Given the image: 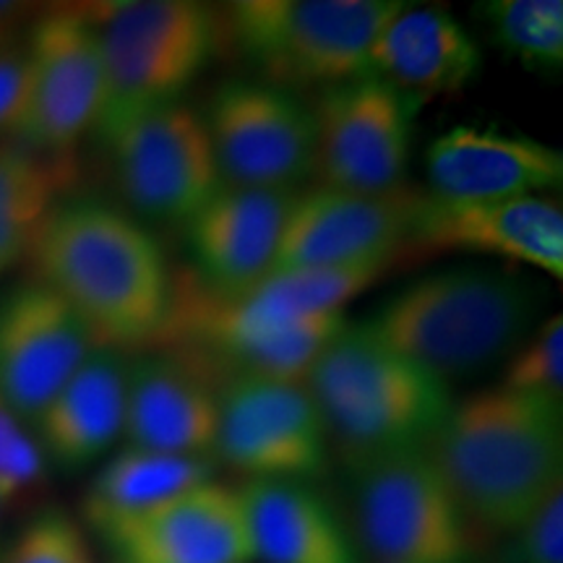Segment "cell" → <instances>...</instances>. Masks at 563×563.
<instances>
[{"instance_id":"1","label":"cell","mask_w":563,"mask_h":563,"mask_svg":"<svg viewBox=\"0 0 563 563\" xmlns=\"http://www.w3.org/2000/svg\"><path fill=\"white\" fill-rule=\"evenodd\" d=\"M34 282L87 329L97 350L150 347L170 298V266L144 224L95 199H63L34 238Z\"/></svg>"},{"instance_id":"2","label":"cell","mask_w":563,"mask_h":563,"mask_svg":"<svg viewBox=\"0 0 563 563\" xmlns=\"http://www.w3.org/2000/svg\"><path fill=\"white\" fill-rule=\"evenodd\" d=\"M426 452L477 530L511 534L563 488V402L477 391L449 407Z\"/></svg>"},{"instance_id":"3","label":"cell","mask_w":563,"mask_h":563,"mask_svg":"<svg viewBox=\"0 0 563 563\" xmlns=\"http://www.w3.org/2000/svg\"><path fill=\"white\" fill-rule=\"evenodd\" d=\"M342 327V313L287 311L264 282L228 292L180 269L173 272L165 319L146 352L186 365L217 391L238 378L306 382Z\"/></svg>"},{"instance_id":"4","label":"cell","mask_w":563,"mask_h":563,"mask_svg":"<svg viewBox=\"0 0 563 563\" xmlns=\"http://www.w3.org/2000/svg\"><path fill=\"white\" fill-rule=\"evenodd\" d=\"M538 313L540 292L525 277L460 266L391 295L363 329L449 386L509 361Z\"/></svg>"},{"instance_id":"5","label":"cell","mask_w":563,"mask_h":563,"mask_svg":"<svg viewBox=\"0 0 563 563\" xmlns=\"http://www.w3.org/2000/svg\"><path fill=\"white\" fill-rule=\"evenodd\" d=\"M350 467L420 452L452 407L449 386L386 347L361 327H344L306 376Z\"/></svg>"},{"instance_id":"6","label":"cell","mask_w":563,"mask_h":563,"mask_svg":"<svg viewBox=\"0 0 563 563\" xmlns=\"http://www.w3.org/2000/svg\"><path fill=\"white\" fill-rule=\"evenodd\" d=\"M87 9L104 70L100 141L131 118L178 102L222 37L220 13L196 0H110Z\"/></svg>"},{"instance_id":"7","label":"cell","mask_w":563,"mask_h":563,"mask_svg":"<svg viewBox=\"0 0 563 563\" xmlns=\"http://www.w3.org/2000/svg\"><path fill=\"white\" fill-rule=\"evenodd\" d=\"M397 0H235L220 34L274 87H340L368 76L373 42Z\"/></svg>"},{"instance_id":"8","label":"cell","mask_w":563,"mask_h":563,"mask_svg":"<svg viewBox=\"0 0 563 563\" xmlns=\"http://www.w3.org/2000/svg\"><path fill=\"white\" fill-rule=\"evenodd\" d=\"M355 473V522L378 563H483L470 522L426 449L382 456Z\"/></svg>"},{"instance_id":"9","label":"cell","mask_w":563,"mask_h":563,"mask_svg":"<svg viewBox=\"0 0 563 563\" xmlns=\"http://www.w3.org/2000/svg\"><path fill=\"white\" fill-rule=\"evenodd\" d=\"M26 58L24 115L11 144L74 157L79 141L97 129L104 95L100 37L87 3L40 11L26 32Z\"/></svg>"},{"instance_id":"10","label":"cell","mask_w":563,"mask_h":563,"mask_svg":"<svg viewBox=\"0 0 563 563\" xmlns=\"http://www.w3.org/2000/svg\"><path fill=\"white\" fill-rule=\"evenodd\" d=\"M102 144L118 191L150 222L186 228L224 186L203 118L183 102L131 118Z\"/></svg>"},{"instance_id":"11","label":"cell","mask_w":563,"mask_h":563,"mask_svg":"<svg viewBox=\"0 0 563 563\" xmlns=\"http://www.w3.org/2000/svg\"><path fill=\"white\" fill-rule=\"evenodd\" d=\"M214 452L251 481L313 483L329 467V433L306 382L238 378L217 391Z\"/></svg>"},{"instance_id":"12","label":"cell","mask_w":563,"mask_h":563,"mask_svg":"<svg viewBox=\"0 0 563 563\" xmlns=\"http://www.w3.org/2000/svg\"><path fill=\"white\" fill-rule=\"evenodd\" d=\"M313 115L319 186L350 194H389L405 186L412 102L376 76L321 91Z\"/></svg>"},{"instance_id":"13","label":"cell","mask_w":563,"mask_h":563,"mask_svg":"<svg viewBox=\"0 0 563 563\" xmlns=\"http://www.w3.org/2000/svg\"><path fill=\"white\" fill-rule=\"evenodd\" d=\"M201 118L224 186L295 191L313 170V115L292 91L228 81Z\"/></svg>"},{"instance_id":"14","label":"cell","mask_w":563,"mask_h":563,"mask_svg":"<svg viewBox=\"0 0 563 563\" xmlns=\"http://www.w3.org/2000/svg\"><path fill=\"white\" fill-rule=\"evenodd\" d=\"M426 194H350L316 186L295 194L274 272L389 266L410 243Z\"/></svg>"},{"instance_id":"15","label":"cell","mask_w":563,"mask_h":563,"mask_svg":"<svg viewBox=\"0 0 563 563\" xmlns=\"http://www.w3.org/2000/svg\"><path fill=\"white\" fill-rule=\"evenodd\" d=\"M100 538L121 563H253L243 488L201 483L108 525Z\"/></svg>"},{"instance_id":"16","label":"cell","mask_w":563,"mask_h":563,"mask_svg":"<svg viewBox=\"0 0 563 563\" xmlns=\"http://www.w3.org/2000/svg\"><path fill=\"white\" fill-rule=\"evenodd\" d=\"M91 350L87 329L47 287L30 282L0 295V397L24 422L45 410Z\"/></svg>"},{"instance_id":"17","label":"cell","mask_w":563,"mask_h":563,"mask_svg":"<svg viewBox=\"0 0 563 563\" xmlns=\"http://www.w3.org/2000/svg\"><path fill=\"white\" fill-rule=\"evenodd\" d=\"M407 249L496 256L563 279V211L548 196L454 203L426 194Z\"/></svg>"},{"instance_id":"18","label":"cell","mask_w":563,"mask_h":563,"mask_svg":"<svg viewBox=\"0 0 563 563\" xmlns=\"http://www.w3.org/2000/svg\"><path fill=\"white\" fill-rule=\"evenodd\" d=\"M426 165L433 199L454 203L545 196L563 183L559 150L493 125L443 131L428 146Z\"/></svg>"},{"instance_id":"19","label":"cell","mask_w":563,"mask_h":563,"mask_svg":"<svg viewBox=\"0 0 563 563\" xmlns=\"http://www.w3.org/2000/svg\"><path fill=\"white\" fill-rule=\"evenodd\" d=\"M298 191L222 186L186 224L191 269L217 290H245L269 277Z\"/></svg>"},{"instance_id":"20","label":"cell","mask_w":563,"mask_h":563,"mask_svg":"<svg viewBox=\"0 0 563 563\" xmlns=\"http://www.w3.org/2000/svg\"><path fill=\"white\" fill-rule=\"evenodd\" d=\"M217 389L165 355H141L125 365L129 446L175 456H203L217 449Z\"/></svg>"},{"instance_id":"21","label":"cell","mask_w":563,"mask_h":563,"mask_svg":"<svg viewBox=\"0 0 563 563\" xmlns=\"http://www.w3.org/2000/svg\"><path fill=\"white\" fill-rule=\"evenodd\" d=\"M481 66V47L452 13L402 3L373 42L368 76L415 102L462 91Z\"/></svg>"},{"instance_id":"22","label":"cell","mask_w":563,"mask_h":563,"mask_svg":"<svg viewBox=\"0 0 563 563\" xmlns=\"http://www.w3.org/2000/svg\"><path fill=\"white\" fill-rule=\"evenodd\" d=\"M125 363L118 352L91 350L79 371L32 420L40 452L60 470L97 462L123 435Z\"/></svg>"},{"instance_id":"23","label":"cell","mask_w":563,"mask_h":563,"mask_svg":"<svg viewBox=\"0 0 563 563\" xmlns=\"http://www.w3.org/2000/svg\"><path fill=\"white\" fill-rule=\"evenodd\" d=\"M243 498L256 561L361 563L342 519L311 483L253 481Z\"/></svg>"},{"instance_id":"24","label":"cell","mask_w":563,"mask_h":563,"mask_svg":"<svg viewBox=\"0 0 563 563\" xmlns=\"http://www.w3.org/2000/svg\"><path fill=\"white\" fill-rule=\"evenodd\" d=\"M211 481L203 456H175L125 446L102 464L84 498V517L97 532L167 498Z\"/></svg>"},{"instance_id":"25","label":"cell","mask_w":563,"mask_h":563,"mask_svg":"<svg viewBox=\"0 0 563 563\" xmlns=\"http://www.w3.org/2000/svg\"><path fill=\"white\" fill-rule=\"evenodd\" d=\"M76 183L74 157L0 144V274L26 258L47 214Z\"/></svg>"},{"instance_id":"26","label":"cell","mask_w":563,"mask_h":563,"mask_svg":"<svg viewBox=\"0 0 563 563\" xmlns=\"http://www.w3.org/2000/svg\"><path fill=\"white\" fill-rule=\"evenodd\" d=\"M493 45L530 70L555 74L563 66L561 0H493L481 5Z\"/></svg>"},{"instance_id":"27","label":"cell","mask_w":563,"mask_h":563,"mask_svg":"<svg viewBox=\"0 0 563 563\" xmlns=\"http://www.w3.org/2000/svg\"><path fill=\"white\" fill-rule=\"evenodd\" d=\"M509 391L532 394L563 402V319L559 313L543 321L506 361L504 382Z\"/></svg>"},{"instance_id":"28","label":"cell","mask_w":563,"mask_h":563,"mask_svg":"<svg viewBox=\"0 0 563 563\" xmlns=\"http://www.w3.org/2000/svg\"><path fill=\"white\" fill-rule=\"evenodd\" d=\"M0 563H91L81 527L58 509L26 522L0 553Z\"/></svg>"},{"instance_id":"29","label":"cell","mask_w":563,"mask_h":563,"mask_svg":"<svg viewBox=\"0 0 563 563\" xmlns=\"http://www.w3.org/2000/svg\"><path fill=\"white\" fill-rule=\"evenodd\" d=\"M45 481V456L24 420L0 397V501H24Z\"/></svg>"},{"instance_id":"30","label":"cell","mask_w":563,"mask_h":563,"mask_svg":"<svg viewBox=\"0 0 563 563\" xmlns=\"http://www.w3.org/2000/svg\"><path fill=\"white\" fill-rule=\"evenodd\" d=\"M511 538L509 563H563V488L514 530Z\"/></svg>"},{"instance_id":"31","label":"cell","mask_w":563,"mask_h":563,"mask_svg":"<svg viewBox=\"0 0 563 563\" xmlns=\"http://www.w3.org/2000/svg\"><path fill=\"white\" fill-rule=\"evenodd\" d=\"M30 58L24 37H0V136L13 139L24 115Z\"/></svg>"},{"instance_id":"32","label":"cell","mask_w":563,"mask_h":563,"mask_svg":"<svg viewBox=\"0 0 563 563\" xmlns=\"http://www.w3.org/2000/svg\"><path fill=\"white\" fill-rule=\"evenodd\" d=\"M3 509H5V506H3V501H0V514H3Z\"/></svg>"}]
</instances>
